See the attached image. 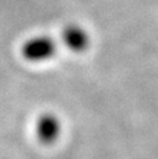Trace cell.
Here are the masks:
<instances>
[{"mask_svg": "<svg viewBox=\"0 0 158 159\" xmlns=\"http://www.w3.org/2000/svg\"><path fill=\"white\" fill-rule=\"evenodd\" d=\"M61 39L63 45L73 52H82L90 45L88 32L82 26L76 24H70L65 26L61 34Z\"/></svg>", "mask_w": 158, "mask_h": 159, "instance_id": "3957f363", "label": "cell"}, {"mask_svg": "<svg viewBox=\"0 0 158 159\" xmlns=\"http://www.w3.org/2000/svg\"><path fill=\"white\" fill-rule=\"evenodd\" d=\"M57 51L55 40L47 35H35L26 39L21 47L20 53L27 62L40 63L51 60Z\"/></svg>", "mask_w": 158, "mask_h": 159, "instance_id": "6da1fadb", "label": "cell"}, {"mask_svg": "<svg viewBox=\"0 0 158 159\" xmlns=\"http://www.w3.org/2000/svg\"><path fill=\"white\" fill-rule=\"evenodd\" d=\"M62 130L60 118L50 112L41 113L35 122V135L37 140L44 145L53 144Z\"/></svg>", "mask_w": 158, "mask_h": 159, "instance_id": "7a4b0ae2", "label": "cell"}]
</instances>
